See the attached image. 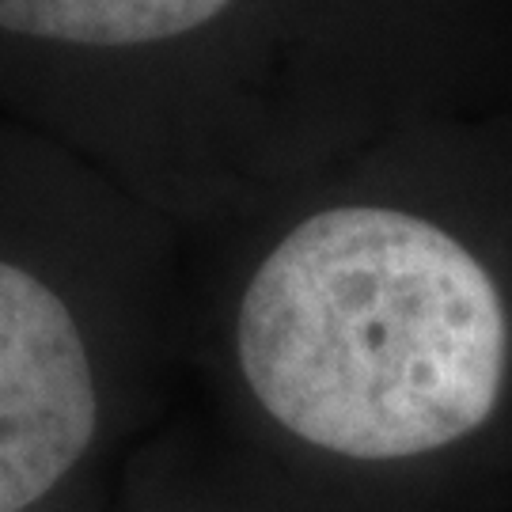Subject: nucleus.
Segmentation results:
<instances>
[{
	"mask_svg": "<svg viewBox=\"0 0 512 512\" xmlns=\"http://www.w3.org/2000/svg\"><path fill=\"white\" fill-rule=\"evenodd\" d=\"M258 463L353 512H512V190L467 220L338 198L232 315Z\"/></svg>",
	"mask_w": 512,
	"mask_h": 512,
	"instance_id": "obj_1",
	"label": "nucleus"
},
{
	"mask_svg": "<svg viewBox=\"0 0 512 512\" xmlns=\"http://www.w3.org/2000/svg\"><path fill=\"white\" fill-rule=\"evenodd\" d=\"M232 0H0V31L69 46H148L190 35Z\"/></svg>",
	"mask_w": 512,
	"mask_h": 512,
	"instance_id": "obj_3",
	"label": "nucleus"
},
{
	"mask_svg": "<svg viewBox=\"0 0 512 512\" xmlns=\"http://www.w3.org/2000/svg\"><path fill=\"white\" fill-rule=\"evenodd\" d=\"M202 512H353V509L311 494L304 486H296L293 478H285L281 471H274V467H266V463L255 459V471L243 482V490L220 497L217 509H202Z\"/></svg>",
	"mask_w": 512,
	"mask_h": 512,
	"instance_id": "obj_4",
	"label": "nucleus"
},
{
	"mask_svg": "<svg viewBox=\"0 0 512 512\" xmlns=\"http://www.w3.org/2000/svg\"><path fill=\"white\" fill-rule=\"evenodd\" d=\"M95 353L69 300L0 258V512H35L69 486L107 429Z\"/></svg>",
	"mask_w": 512,
	"mask_h": 512,
	"instance_id": "obj_2",
	"label": "nucleus"
}]
</instances>
